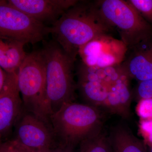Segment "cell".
<instances>
[{
	"label": "cell",
	"instance_id": "6da1fadb",
	"mask_svg": "<svg viewBox=\"0 0 152 152\" xmlns=\"http://www.w3.org/2000/svg\"><path fill=\"white\" fill-rule=\"evenodd\" d=\"M110 29L94 2L78 1L47 27L46 33L51 34L68 54L76 58L81 48L98 36L108 34Z\"/></svg>",
	"mask_w": 152,
	"mask_h": 152
},
{
	"label": "cell",
	"instance_id": "7a4b0ae2",
	"mask_svg": "<svg viewBox=\"0 0 152 152\" xmlns=\"http://www.w3.org/2000/svg\"><path fill=\"white\" fill-rule=\"evenodd\" d=\"M58 145L74 148L83 141L102 132L103 121L99 108L70 102L50 117Z\"/></svg>",
	"mask_w": 152,
	"mask_h": 152
},
{
	"label": "cell",
	"instance_id": "3957f363",
	"mask_svg": "<svg viewBox=\"0 0 152 152\" xmlns=\"http://www.w3.org/2000/svg\"><path fill=\"white\" fill-rule=\"evenodd\" d=\"M41 51L45 68L47 96L53 114L64 104L75 100L77 89L74 76L76 58L68 54L54 40L45 44Z\"/></svg>",
	"mask_w": 152,
	"mask_h": 152
},
{
	"label": "cell",
	"instance_id": "277c9868",
	"mask_svg": "<svg viewBox=\"0 0 152 152\" xmlns=\"http://www.w3.org/2000/svg\"><path fill=\"white\" fill-rule=\"evenodd\" d=\"M17 73L25 110L50 123L53 112L47 96L45 68L41 50L27 54Z\"/></svg>",
	"mask_w": 152,
	"mask_h": 152
},
{
	"label": "cell",
	"instance_id": "5b68a950",
	"mask_svg": "<svg viewBox=\"0 0 152 152\" xmlns=\"http://www.w3.org/2000/svg\"><path fill=\"white\" fill-rule=\"evenodd\" d=\"M94 3L103 18L110 27L116 28L128 48L150 37L151 26L129 1L104 0Z\"/></svg>",
	"mask_w": 152,
	"mask_h": 152
},
{
	"label": "cell",
	"instance_id": "8992f818",
	"mask_svg": "<svg viewBox=\"0 0 152 152\" xmlns=\"http://www.w3.org/2000/svg\"><path fill=\"white\" fill-rule=\"evenodd\" d=\"M48 26L11 6L7 1H0V37L24 44H35L47 35Z\"/></svg>",
	"mask_w": 152,
	"mask_h": 152
},
{
	"label": "cell",
	"instance_id": "52a82bcc",
	"mask_svg": "<svg viewBox=\"0 0 152 152\" xmlns=\"http://www.w3.org/2000/svg\"><path fill=\"white\" fill-rule=\"evenodd\" d=\"M17 73L0 69V137L3 142L10 138L24 110L20 97Z\"/></svg>",
	"mask_w": 152,
	"mask_h": 152
},
{
	"label": "cell",
	"instance_id": "ba28073f",
	"mask_svg": "<svg viewBox=\"0 0 152 152\" xmlns=\"http://www.w3.org/2000/svg\"><path fill=\"white\" fill-rule=\"evenodd\" d=\"M10 139L31 151L50 149L58 144L51 123L24 110Z\"/></svg>",
	"mask_w": 152,
	"mask_h": 152
},
{
	"label": "cell",
	"instance_id": "9c48e42d",
	"mask_svg": "<svg viewBox=\"0 0 152 152\" xmlns=\"http://www.w3.org/2000/svg\"><path fill=\"white\" fill-rule=\"evenodd\" d=\"M126 44L108 34L95 38L79 50L78 54L87 66L107 67L119 65L127 52Z\"/></svg>",
	"mask_w": 152,
	"mask_h": 152
},
{
	"label": "cell",
	"instance_id": "30bf717a",
	"mask_svg": "<svg viewBox=\"0 0 152 152\" xmlns=\"http://www.w3.org/2000/svg\"><path fill=\"white\" fill-rule=\"evenodd\" d=\"M11 6L39 21L54 23L78 1L76 0H9Z\"/></svg>",
	"mask_w": 152,
	"mask_h": 152
},
{
	"label": "cell",
	"instance_id": "8fae6325",
	"mask_svg": "<svg viewBox=\"0 0 152 152\" xmlns=\"http://www.w3.org/2000/svg\"><path fill=\"white\" fill-rule=\"evenodd\" d=\"M128 78L140 82L152 80V42L151 37L131 48L120 64Z\"/></svg>",
	"mask_w": 152,
	"mask_h": 152
},
{
	"label": "cell",
	"instance_id": "7c38bea8",
	"mask_svg": "<svg viewBox=\"0 0 152 152\" xmlns=\"http://www.w3.org/2000/svg\"><path fill=\"white\" fill-rule=\"evenodd\" d=\"M128 77H122L109 89L107 97L103 107L110 113L118 115L124 119L131 116L132 94L128 84Z\"/></svg>",
	"mask_w": 152,
	"mask_h": 152
},
{
	"label": "cell",
	"instance_id": "4fadbf2b",
	"mask_svg": "<svg viewBox=\"0 0 152 152\" xmlns=\"http://www.w3.org/2000/svg\"><path fill=\"white\" fill-rule=\"evenodd\" d=\"M108 137L113 152H148L145 142L123 124L112 128Z\"/></svg>",
	"mask_w": 152,
	"mask_h": 152
},
{
	"label": "cell",
	"instance_id": "5bb4252c",
	"mask_svg": "<svg viewBox=\"0 0 152 152\" xmlns=\"http://www.w3.org/2000/svg\"><path fill=\"white\" fill-rule=\"evenodd\" d=\"M78 82H98L109 88L126 75L121 65L107 67L87 66L82 62L77 70Z\"/></svg>",
	"mask_w": 152,
	"mask_h": 152
},
{
	"label": "cell",
	"instance_id": "9a60e30c",
	"mask_svg": "<svg viewBox=\"0 0 152 152\" xmlns=\"http://www.w3.org/2000/svg\"><path fill=\"white\" fill-rule=\"evenodd\" d=\"M25 44L10 39H0V68L8 72H18L27 53Z\"/></svg>",
	"mask_w": 152,
	"mask_h": 152
},
{
	"label": "cell",
	"instance_id": "2e32d148",
	"mask_svg": "<svg viewBox=\"0 0 152 152\" xmlns=\"http://www.w3.org/2000/svg\"><path fill=\"white\" fill-rule=\"evenodd\" d=\"M77 85L80 94L87 104L98 108L103 107L107 97L109 87L98 82H77Z\"/></svg>",
	"mask_w": 152,
	"mask_h": 152
},
{
	"label": "cell",
	"instance_id": "e0dca14e",
	"mask_svg": "<svg viewBox=\"0 0 152 152\" xmlns=\"http://www.w3.org/2000/svg\"><path fill=\"white\" fill-rule=\"evenodd\" d=\"M79 152H113V150L108 137L101 132L82 142Z\"/></svg>",
	"mask_w": 152,
	"mask_h": 152
},
{
	"label": "cell",
	"instance_id": "ac0fdd59",
	"mask_svg": "<svg viewBox=\"0 0 152 152\" xmlns=\"http://www.w3.org/2000/svg\"><path fill=\"white\" fill-rule=\"evenodd\" d=\"M128 1L142 16L152 22V0H129Z\"/></svg>",
	"mask_w": 152,
	"mask_h": 152
},
{
	"label": "cell",
	"instance_id": "d6986e66",
	"mask_svg": "<svg viewBox=\"0 0 152 152\" xmlns=\"http://www.w3.org/2000/svg\"><path fill=\"white\" fill-rule=\"evenodd\" d=\"M136 95L140 101L152 99V80L140 82L136 90Z\"/></svg>",
	"mask_w": 152,
	"mask_h": 152
},
{
	"label": "cell",
	"instance_id": "ffe728a7",
	"mask_svg": "<svg viewBox=\"0 0 152 152\" xmlns=\"http://www.w3.org/2000/svg\"><path fill=\"white\" fill-rule=\"evenodd\" d=\"M0 152H31V150L25 148L10 139L1 143Z\"/></svg>",
	"mask_w": 152,
	"mask_h": 152
},
{
	"label": "cell",
	"instance_id": "44dd1931",
	"mask_svg": "<svg viewBox=\"0 0 152 152\" xmlns=\"http://www.w3.org/2000/svg\"><path fill=\"white\" fill-rule=\"evenodd\" d=\"M50 152H75L74 148L57 145L50 149Z\"/></svg>",
	"mask_w": 152,
	"mask_h": 152
},
{
	"label": "cell",
	"instance_id": "7402d4cb",
	"mask_svg": "<svg viewBox=\"0 0 152 152\" xmlns=\"http://www.w3.org/2000/svg\"><path fill=\"white\" fill-rule=\"evenodd\" d=\"M50 149L34 150V151H31V152H50Z\"/></svg>",
	"mask_w": 152,
	"mask_h": 152
},
{
	"label": "cell",
	"instance_id": "603a6c76",
	"mask_svg": "<svg viewBox=\"0 0 152 152\" xmlns=\"http://www.w3.org/2000/svg\"><path fill=\"white\" fill-rule=\"evenodd\" d=\"M150 152H152V145L151 147V149H150Z\"/></svg>",
	"mask_w": 152,
	"mask_h": 152
}]
</instances>
